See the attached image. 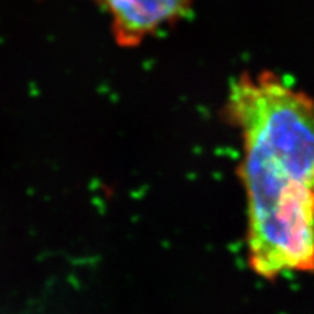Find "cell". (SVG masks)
I'll use <instances>...</instances> for the list:
<instances>
[{"instance_id": "cell-1", "label": "cell", "mask_w": 314, "mask_h": 314, "mask_svg": "<svg viewBox=\"0 0 314 314\" xmlns=\"http://www.w3.org/2000/svg\"><path fill=\"white\" fill-rule=\"evenodd\" d=\"M223 118L239 131L247 261L263 279L314 271V99L271 70L242 71Z\"/></svg>"}, {"instance_id": "cell-2", "label": "cell", "mask_w": 314, "mask_h": 314, "mask_svg": "<svg viewBox=\"0 0 314 314\" xmlns=\"http://www.w3.org/2000/svg\"><path fill=\"white\" fill-rule=\"evenodd\" d=\"M109 16L111 34L121 48L141 45L149 36L183 19L195 0H96Z\"/></svg>"}]
</instances>
